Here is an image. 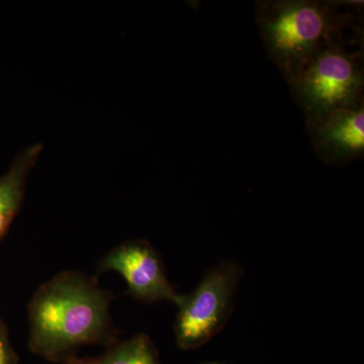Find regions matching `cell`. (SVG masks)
I'll list each match as a JSON object with an SVG mask.
<instances>
[{
	"instance_id": "6da1fadb",
	"label": "cell",
	"mask_w": 364,
	"mask_h": 364,
	"mask_svg": "<svg viewBox=\"0 0 364 364\" xmlns=\"http://www.w3.org/2000/svg\"><path fill=\"white\" fill-rule=\"evenodd\" d=\"M116 298L95 277L78 270L57 273L38 287L28 303V349L62 363L80 347L114 343L119 331L109 308Z\"/></svg>"
},
{
	"instance_id": "7a4b0ae2",
	"label": "cell",
	"mask_w": 364,
	"mask_h": 364,
	"mask_svg": "<svg viewBox=\"0 0 364 364\" xmlns=\"http://www.w3.org/2000/svg\"><path fill=\"white\" fill-rule=\"evenodd\" d=\"M345 2L261 0L255 21L268 57L287 83L321 52L360 38L355 14Z\"/></svg>"
},
{
	"instance_id": "3957f363",
	"label": "cell",
	"mask_w": 364,
	"mask_h": 364,
	"mask_svg": "<svg viewBox=\"0 0 364 364\" xmlns=\"http://www.w3.org/2000/svg\"><path fill=\"white\" fill-rule=\"evenodd\" d=\"M355 44H360V38L327 48L289 81L306 124L336 109L364 105L363 51Z\"/></svg>"
},
{
	"instance_id": "277c9868",
	"label": "cell",
	"mask_w": 364,
	"mask_h": 364,
	"mask_svg": "<svg viewBox=\"0 0 364 364\" xmlns=\"http://www.w3.org/2000/svg\"><path fill=\"white\" fill-rule=\"evenodd\" d=\"M243 269L233 262H223L205 273L193 293L181 294L174 335L182 350L200 348L221 332L233 313L235 296Z\"/></svg>"
},
{
	"instance_id": "5b68a950",
	"label": "cell",
	"mask_w": 364,
	"mask_h": 364,
	"mask_svg": "<svg viewBox=\"0 0 364 364\" xmlns=\"http://www.w3.org/2000/svg\"><path fill=\"white\" fill-rule=\"evenodd\" d=\"M119 273L128 284V294L143 303H178L161 257L145 239L124 241L98 261L95 279L105 272Z\"/></svg>"
},
{
	"instance_id": "8992f818",
	"label": "cell",
	"mask_w": 364,
	"mask_h": 364,
	"mask_svg": "<svg viewBox=\"0 0 364 364\" xmlns=\"http://www.w3.org/2000/svg\"><path fill=\"white\" fill-rule=\"evenodd\" d=\"M314 153L330 166H345L363 156L364 105L336 109L306 124Z\"/></svg>"
},
{
	"instance_id": "52a82bcc",
	"label": "cell",
	"mask_w": 364,
	"mask_h": 364,
	"mask_svg": "<svg viewBox=\"0 0 364 364\" xmlns=\"http://www.w3.org/2000/svg\"><path fill=\"white\" fill-rule=\"evenodd\" d=\"M42 151V144L39 143L26 148L0 177V243L9 234L14 219L23 207L26 179L31 170L37 164Z\"/></svg>"
},
{
	"instance_id": "ba28073f",
	"label": "cell",
	"mask_w": 364,
	"mask_h": 364,
	"mask_svg": "<svg viewBox=\"0 0 364 364\" xmlns=\"http://www.w3.org/2000/svg\"><path fill=\"white\" fill-rule=\"evenodd\" d=\"M63 364H161L155 344L148 335L136 334L126 340H119L105 347L100 356L65 359Z\"/></svg>"
},
{
	"instance_id": "9c48e42d",
	"label": "cell",
	"mask_w": 364,
	"mask_h": 364,
	"mask_svg": "<svg viewBox=\"0 0 364 364\" xmlns=\"http://www.w3.org/2000/svg\"><path fill=\"white\" fill-rule=\"evenodd\" d=\"M18 353L9 338V330L6 323L0 318V364H18Z\"/></svg>"
},
{
	"instance_id": "30bf717a",
	"label": "cell",
	"mask_w": 364,
	"mask_h": 364,
	"mask_svg": "<svg viewBox=\"0 0 364 364\" xmlns=\"http://www.w3.org/2000/svg\"><path fill=\"white\" fill-rule=\"evenodd\" d=\"M203 364H221V363H203Z\"/></svg>"
}]
</instances>
